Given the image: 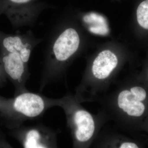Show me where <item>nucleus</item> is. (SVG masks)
Returning <instances> with one entry per match:
<instances>
[{
    "label": "nucleus",
    "instance_id": "obj_1",
    "mask_svg": "<svg viewBox=\"0 0 148 148\" xmlns=\"http://www.w3.org/2000/svg\"><path fill=\"white\" fill-rule=\"evenodd\" d=\"M42 62L40 90L61 79L67 64L79 50L80 36L72 27H60L56 23L47 40Z\"/></svg>",
    "mask_w": 148,
    "mask_h": 148
},
{
    "label": "nucleus",
    "instance_id": "obj_2",
    "mask_svg": "<svg viewBox=\"0 0 148 148\" xmlns=\"http://www.w3.org/2000/svg\"><path fill=\"white\" fill-rule=\"evenodd\" d=\"M15 96L10 99L0 96V116L12 129L20 127L27 121L41 116L47 109L57 106V99L28 90Z\"/></svg>",
    "mask_w": 148,
    "mask_h": 148
},
{
    "label": "nucleus",
    "instance_id": "obj_3",
    "mask_svg": "<svg viewBox=\"0 0 148 148\" xmlns=\"http://www.w3.org/2000/svg\"><path fill=\"white\" fill-rule=\"evenodd\" d=\"M57 106L65 111L74 146L84 147L88 145L95 135L97 128L92 114L79 104L75 97L70 95L57 99Z\"/></svg>",
    "mask_w": 148,
    "mask_h": 148
},
{
    "label": "nucleus",
    "instance_id": "obj_4",
    "mask_svg": "<svg viewBox=\"0 0 148 148\" xmlns=\"http://www.w3.org/2000/svg\"><path fill=\"white\" fill-rule=\"evenodd\" d=\"M147 90L143 86L132 85L125 86L116 95L115 104L116 110L125 118H138L147 110Z\"/></svg>",
    "mask_w": 148,
    "mask_h": 148
},
{
    "label": "nucleus",
    "instance_id": "obj_5",
    "mask_svg": "<svg viewBox=\"0 0 148 148\" xmlns=\"http://www.w3.org/2000/svg\"><path fill=\"white\" fill-rule=\"evenodd\" d=\"M12 134L25 148H56V132L42 124L22 125L13 129Z\"/></svg>",
    "mask_w": 148,
    "mask_h": 148
},
{
    "label": "nucleus",
    "instance_id": "obj_6",
    "mask_svg": "<svg viewBox=\"0 0 148 148\" xmlns=\"http://www.w3.org/2000/svg\"><path fill=\"white\" fill-rule=\"evenodd\" d=\"M0 65L5 77L15 86V95L28 90L26 87L30 76L28 64L23 61L19 54L0 51Z\"/></svg>",
    "mask_w": 148,
    "mask_h": 148
},
{
    "label": "nucleus",
    "instance_id": "obj_7",
    "mask_svg": "<svg viewBox=\"0 0 148 148\" xmlns=\"http://www.w3.org/2000/svg\"><path fill=\"white\" fill-rule=\"evenodd\" d=\"M31 30L22 34H7L0 31V51L18 53L28 64L33 50L42 41Z\"/></svg>",
    "mask_w": 148,
    "mask_h": 148
},
{
    "label": "nucleus",
    "instance_id": "obj_8",
    "mask_svg": "<svg viewBox=\"0 0 148 148\" xmlns=\"http://www.w3.org/2000/svg\"><path fill=\"white\" fill-rule=\"evenodd\" d=\"M119 59L114 52L110 50L101 51L92 63L91 73L97 82L105 81L112 75L117 66Z\"/></svg>",
    "mask_w": 148,
    "mask_h": 148
},
{
    "label": "nucleus",
    "instance_id": "obj_9",
    "mask_svg": "<svg viewBox=\"0 0 148 148\" xmlns=\"http://www.w3.org/2000/svg\"><path fill=\"white\" fill-rule=\"evenodd\" d=\"M137 21L143 29L148 30V0H142L136 10Z\"/></svg>",
    "mask_w": 148,
    "mask_h": 148
},
{
    "label": "nucleus",
    "instance_id": "obj_10",
    "mask_svg": "<svg viewBox=\"0 0 148 148\" xmlns=\"http://www.w3.org/2000/svg\"><path fill=\"white\" fill-rule=\"evenodd\" d=\"M117 148H138L139 147L137 143L128 141V140H125L119 143L116 145Z\"/></svg>",
    "mask_w": 148,
    "mask_h": 148
},
{
    "label": "nucleus",
    "instance_id": "obj_11",
    "mask_svg": "<svg viewBox=\"0 0 148 148\" xmlns=\"http://www.w3.org/2000/svg\"><path fill=\"white\" fill-rule=\"evenodd\" d=\"M35 0H0V5L15 3H31Z\"/></svg>",
    "mask_w": 148,
    "mask_h": 148
},
{
    "label": "nucleus",
    "instance_id": "obj_12",
    "mask_svg": "<svg viewBox=\"0 0 148 148\" xmlns=\"http://www.w3.org/2000/svg\"><path fill=\"white\" fill-rule=\"evenodd\" d=\"M5 77L0 65V86L5 82Z\"/></svg>",
    "mask_w": 148,
    "mask_h": 148
}]
</instances>
